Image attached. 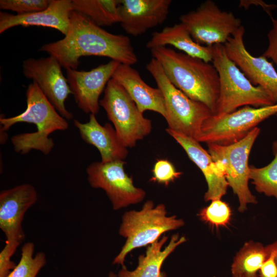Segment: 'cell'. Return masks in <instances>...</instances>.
<instances>
[{
  "mask_svg": "<svg viewBox=\"0 0 277 277\" xmlns=\"http://www.w3.org/2000/svg\"><path fill=\"white\" fill-rule=\"evenodd\" d=\"M39 51L55 57L66 70H76L80 58L86 56L107 57L131 66L138 61L128 36L111 33L75 10L65 37L43 45Z\"/></svg>",
  "mask_w": 277,
  "mask_h": 277,
  "instance_id": "cell-1",
  "label": "cell"
},
{
  "mask_svg": "<svg viewBox=\"0 0 277 277\" xmlns=\"http://www.w3.org/2000/svg\"><path fill=\"white\" fill-rule=\"evenodd\" d=\"M150 51L173 85L191 99L205 104L214 114L220 80L212 64L167 47Z\"/></svg>",
  "mask_w": 277,
  "mask_h": 277,
  "instance_id": "cell-2",
  "label": "cell"
},
{
  "mask_svg": "<svg viewBox=\"0 0 277 277\" xmlns=\"http://www.w3.org/2000/svg\"><path fill=\"white\" fill-rule=\"evenodd\" d=\"M27 107L22 113L12 117L1 116V131H8L19 123H31L36 125L34 132L13 135L11 138L14 151L25 154L34 149L48 155L54 143L49 137L56 131H64L69 127L66 119L61 115L41 90L37 83L33 81L26 92Z\"/></svg>",
  "mask_w": 277,
  "mask_h": 277,
  "instance_id": "cell-3",
  "label": "cell"
},
{
  "mask_svg": "<svg viewBox=\"0 0 277 277\" xmlns=\"http://www.w3.org/2000/svg\"><path fill=\"white\" fill-rule=\"evenodd\" d=\"M212 63L220 80V92L214 115L230 113L242 106L260 108L277 104L264 89L251 84L228 57L224 45H213Z\"/></svg>",
  "mask_w": 277,
  "mask_h": 277,
  "instance_id": "cell-4",
  "label": "cell"
},
{
  "mask_svg": "<svg viewBox=\"0 0 277 277\" xmlns=\"http://www.w3.org/2000/svg\"><path fill=\"white\" fill-rule=\"evenodd\" d=\"M185 222L175 215L168 216L165 206H155L152 201L146 202L141 210H130L122 216L119 234L126 241L113 264L124 266L125 258L133 250L156 242L164 233L183 227Z\"/></svg>",
  "mask_w": 277,
  "mask_h": 277,
  "instance_id": "cell-5",
  "label": "cell"
},
{
  "mask_svg": "<svg viewBox=\"0 0 277 277\" xmlns=\"http://www.w3.org/2000/svg\"><path fill=\"white\" fill-rule=\"evenodd\" d=\"M146 69L162 91L165 101V118L168 128L194 139L204 121L213 115L204 103L193 100L169 80L160 63L152 58Z\"/></svg>",
  "mask_w": 277,
  "mask_h": 277,
  "instance_id": "cell-6",
  "label": "cell"
},
{
  "mask_svg": "<svg viewBox=\"0 0 277 277\" xmlns=\"http://www.w3.org/2000/svg\"><path fill=\"white\" fill-rule=\"evenodd\" d=\"M260 131V128L256 127L242 140L228 145L207 144L208 152L224 170L228 186L238 196V210L241 213L247 210L248 204L258 203L248 187V159Z\"/></svg>",
  "mask_w": 277,
  "mask_h": 277,
  "instance_id": "cell-7",
  "label": "cell"
},
{
  "mask_svg": "<svg viewBox=\"0 0 277 277\" xmlns=\"http://www.w3.org/2000/svg\"><path fill=\"white\" fill-rule=\"evenodd\" d=\"M100 105L126 148L135 146L137 141L151 132V121L144 116L125 89L113 79L108 82Z\"/></svg>",
  "mask_w": 277,
  "mask_h": 277,
  "instance_id": "cell-8",
  "label": "cell"
},
{
  "mask_svg": "<svg viewBox=\"0 0 277 277\" xmlns=\"http://www.w3.org/2000/svg\"><path fill=\"white\" fill-rule=\"evenodd\" d=\"M277 115V104L260 108L244 106L222 116L212 115L203 123L195 138L199 142L228 145L246 136L257 125Z\"/></svg>",
  "mask_w": 277,
  "mask_h": 277,
  "instance_id": "cell-9",
  "label": "cell"
},
{
  "mask_svg": "<svg viewBox=\"0 0 277 277\" xmlns=\"http://www.w3.org/2000/svg\"><path fill=\"white\" fill-rule=\"evenodd\" d=\"M180 23L193 39L203 46L224 45L242 25L231 12L221 10L211 0L202 3L195 10L181 15Z\"/></svg>",
  "mask_w": 277,
  "mask_h": 277,
  "instance_id": "cell-10",
  "label": "cell"
},
{
  "mask_svg": "<svg viewBox=\"0 0 277 277\" xmlns=\"http://www.w3.org/2000/svg\"><path fill=\"white\" fill-rule=\"evenodd\" d=\"M126 162H95L86 169L87 180L92 188L104 190L117 210L141 202L146 196L143 189L135 187L132 178L125 172Z\"/></svg>",
  "mask_w": 277,
  "mask_h": 277,
  "instance_id": "cell-11",
  "label": "cell"
},
{
  "mask_svg": "<svg viewBox=\"0 0 277 277\" xmlns=\"http://www.w3.org/2000/svg\"><path fill=\"white\" fill-rule=\"evenodd\" d=\"M22 67L24 76L37 83L59 114L67 120L72 119V113L65 107L66 100L72 93L58 61L50 55L38 59L29 58L23 61Z\"/></svg>",
  "mask_w": 277,
  "mask_h": 277,
  "instance_id": "cell-12",
  "label": "cell"
},
{
  "mask_svg": "<svg viewBox=\"0 0 277 277\" xmlns=\"http://www.w3.org/2000/svg\"><path fill=\"white\" fill-rule=\"evenodd\" d=\"M244 32L242 26L228 38L224 44L227 55L252 84L264 89L277 103V72L262 55L255 57L247 51L244 43Z\"/></svg>",
  "mask_w": 277,
  "mask_h": 277,
  "instance_id": "cell-13",
  "label": "cell"
},
{
  "mask_svg": "<svg viewBox=\"0 0 277 277\" xmlns=\"http://www.w3.org/2000/svg\"><path fill=\"white\" fill-rule=\"evenodd\" d=\"M111 60L89 71L66 70V78L78 107L86 114H97L99 98L120 64Z\"/></svg>",
  "mask_w": 277,
  "mask_h": 277,
  "instance_id": "cell-14",
  "label": "cell"
},
{
  "mask_svg": "<svg viewBox=\"0 0 277 277\" xmlns=\"http://www.w3.org/2000/svg\"><path fill=\"white\" fill-rule=\"evenodd\" d=\"M37 193L32 185L25 183L0 192V228L6 241L20 244L25 239L22 222L26 211L37 200Z\"/></svg>",
  "mask_w": 277,
  "mask_h": 277,
  "instance_id": "cell-15",
  "label": "cell"
},
{
  "mask_svg": "<svg viewBox=\"0 0 277 277\" xmlns=\"http://www.w3.org/2000/svg\"><path fill=\"white\" fill-rule=\"evenodd\" d=\"M171 0H120V24L128 34L138 36L167 19Z\"/></svg>",
  "mask_w": 277,
  "mask_h": 277,
  "instance_id": "cell-16",
  "label": "cell"
},
{
  "mask_svg": "<svg viewBox=\"0 0 277 277\" xmlns=\"http://www.w3.org/2000/svg\"><path fill=\"white\" fill-rule=\"evenodd\" d=\"M166 131L182 146L189 159L202 172L208 186L204 200L208 202L221 199L226 194L228 186L224 170L221 166L194 138L168 128Z\"/></svg>",
  "mask_w": 277,
  "mask_h": 277,
  "instance_id": "cell-17",
  "label": "cell"
},
{
  "mask_svg": "<svg viewBox=\"0 0 277 277\" xmlns=\"http://www.w3.org/2000/svg\"><path fill=\"white\" fill-rule=\"evenodd\" d=\"M71 0H51L45 9L22 15L0 12V33L14 27L37 26L54 28L66 35L73 11Z\"/></svg>",
  "mask_w": 277,
  "mask_h": 277,
  "instance_id": "cell-18",
  "label": "cell"
},
{
  "mask_svg": "<svg viewBox=\"0 0 277 277\" xmlns=\"http://www.w3.org/2000/svg\"><path fill=\"white\" fill-rule=\"evenodd\" d=\"M112 78L125 89L141 112L152 111L165 118V101L161 90L147 84L141 78L139 72L132 66L120 64Z\"/></svg>",
  "mask_w": 277,
  "mask_h": 277,
  "instance_id": "cell-19",
  "label": "cell"
},
{
  "mask_svg": "<svg viewBox=\"0 0 277 277\" xmlns=\"http://www.w3.org/2000/svg\"><path fill=\"white\" fill-rule=\"evenodd\" d=\"M73 123L82 139L98 150L101 162L124 161L127 157V148L121 143L114 128L110 123L101 125L93 114H89V121L86 123H83L74 120Z\"/></svg>",
  "mask_w": 277,
  "mask_h": 277,
  "instance_id": "cell-20",
  "label": "cell"
},
{
  "mask_svg": "<svg viewBox=\"0 0 277 277\" xmlns=\"http://www.w3.org/2000/svg\"><path fill=\"white\" fill-rule=\"evenodd\" d=\"M168 238L164 235L147 246L145 254L138 256L136 268L130 271L125 265L123 266L117 274V277H167L166 274L161 271L164 262L179 245L187 241L184 236L173 234L168 244L163 249Z\"/></svg>",
  "mask_w": 277,
  "mask_h": 277,
  "instance_id": "cell-21",
  "label": "cell"
},
{
  "mask_svg": "<svg viewBox=\"0 0 277 277\" xmlns=\"http://www.w3.org/2000/svg\"><path fill=\"white\" fill-rule=\"evenodd\" d=\"M167 45L172 46L190 56L206 62H212L213 46H203L196 43L187 28L181 23L165 27L160 31L153 32L146 46L150 50Z\"/></svg>",
  "mask_w": 277,
  "mask_h": 277,
  "instance_id": "cell-22",
  "label": "cell"
},
{
  "mask_svg": "<svg viewBox=\"0 0 277 277\" xmlns=\"http://www.w3.org/2000/svg\"><path fill=\"white\" fill-rule=\"evenodd\" d=\"M269 255L261 243L245 242L234 257L231 266L232 277H259V271Z\"/></svg>",
  "mask_w": 277,
  "mask_h": 277,
  "instance_id": "cell-23",
  "label": "cell"
},
{
  "mask_svg": "<svg viewBox=\"0 0 277 277\" xmlns=\"http://www.w3.org/2000/svg\"><path fill=\"white\" fill-rule=\"evenodd\" d=\"M73 10L99 27L120 23V0H72Z\"/></svg>",
  "mask_w": 277,
  "mask_h": 277,
  "instance_id": "cell-24",
  "label": "cell"
},
{
  "mask_svg": "<svg viewBox=\"0 0 277 277\" xmlns=\"http://www.w3.org/2000/svg\"><path fill=\"white\" fill-rule=\"evenodd\" d=\"M272 148L273 160L263 167L250 166L249 179L257 192L277 200V141L273 143Z\"/></svg>",
  "mask_w": 277,
  "mask_h": 277,
  "instance_id": "cell-25",
  "label": "cell"
},
{
  "mask_svg": "<svg viewBox=\"0 0 277 277\" xmlns=\"http://www.w3.org/2000/svg\"><path fill=\"white\" fill-rule=\"evenodd\" d=\"M35 246L28 242L22 247L21 257L18 263L6 277H36L46 264V257L43 252L34 255Z\"/></svg>",
  "mask_w": 277,
  "mask_h": 277,
  "instance_id": "cell-26",
  "label": "cell"
},
{
  "mask_svg": "<svg viewBox=\"0 0 277 277\" xmlns=\"http://www.w3.org/2000/svg\"><path fill=\"white\" fill-rule=\"evenodd\" d=\"M197 215L201 221L218 228L226 226L229 223L231 210L228 203L218 199L211 201L209 205L202 209Z\"/></svg>",
  "mask_w": 277,
  "mask_h": 277,
  "instance_id": "cell-27",
  "label": "cell"
},
{
  "mask_svg": "<svg viewBox=\"0 0 277 277\" xmlns=\"http://www.w3.org/2000/svg\"><path fill=\"white\" fill-rule=\"evenodd\" d=\"M51 0H1L0 9L9 10L22 15L46 9Z\"/></svg>",
  "mask_w": 277,
  "mask_h": 277,
  "instance_id": "cell-28",
  "label": "cell"
},
{
  "mask_svg": "<svg viewBox=\"0 0 277 277\" xmlns=\"http://www.w3.org/2000/svg\"><path fill=\"white\" fill-rule=\"evenodd\" d=\"M152 176L150 181L167 186L179 179L182 173L177 171L173 164L167 159H159L152 170Z\"/></svg>",
  "mask_w": 277,
  "mask_h": 277,
  "instance_id": "cell-29",
  "label": "cell"
},
{
  "mask_svg": "<svg viewBox=\"0 0 277 277\" xmlns=\"http://www.w3.org/2000/svg\"><path fill=\"white\" fill-rule=\"evenodd\" d=\"M20 243L5 241V245L0 252V277H6L16 265L11 260Z\"/></svg>",
  "mask_w": 277,
  "mask_h": 277,
  "instance_id": "cell-30",
  "label": "cell"
},
{
  "mask_svg": "<svg viewBox=\"0 0 277 277\" xmlns=\"http://www.w3.org/2000/svg\"><path fill=\"white\" fill-rule=\"evenodd\" d=\"M272 28L267 34L269 44L262 54L267 59L270 58L277 67V19L271 17Z\"/></svg>",
  "mask_w": 277,
  "mask_h": 277,
  "instance_id": "cell-31",
  "label": "cell"
},
{
  "mask_svg": "<svg viewBox=\"0 0 277 277\" xmlns=\"http://www.w3.org/2000/svg\"><path fill=\"white\" fill-rule=\"evenodd\" d=\"M269 255L259 271V277H277V264L275 261V252L267 251Z\"/></svg>",
  "mask_w": 277,
  "mask_h": 277,
  "instance_id": "cell-32",
  "label": "cell"
},
{
  "mask_svg": "<svg viewBox=\"0 0 277 277\" xmlns=\"http://www.w3.org/2000/svg\"><path fill=\"white\" fill-rule=\"evenodd\" d=\"M266 249L267 251L273 250L275 252V261L277 264V241L273 242L272 243L268 245L265 246Z\"/></svg>",
  "mask_w": 277,
  "mask_h": 277,
  "instance_id": "cell-33",
  "label": "cell"
},
{
  "mask_svg": "<svg viewBox=\"0 0 277 277\" xmlns=\"http://www.w3.org/2000/svg\"><path fill=\"white\" fill-rule=\"evenodd\" d=\"M108 277H117V275L111 271L109 273Z\"/></svg>",
  "mask_w": 277,
  "mask_h": 277,
  "instance_id": "cell-34",
  "label": "cell"
},
{
  "mask_svg": "<svg viewBox=\"0 0 277 277\" xmlns=\"http://www.w3.org/2000/svg\"></svg>",
  "mask_w": 277,
  "mask_h": 277,
  "instance_id": "cell-35",
  "label": "cell"
}]
</instances>
